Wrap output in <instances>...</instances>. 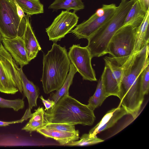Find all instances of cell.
<instances>
[{
	"mask_svg": "<svg viewBox=\"0 0 149 149\" xmlns=\"http://www.w3.org/2000/svg\"><path fill=\"white\" fill-rule=\"evenodd\" d=\"M106 96L113 95L119 97V86L111 69L105 64L101 77Z\"/></svg>",
	"mask_w": 149,
	"mask_h": 149,
	"instance_id": "obj_16",
	"label": "cell"
},
{
	"mask_svg": "<svg viewBox=\"0 0 149 149\" xmlns=\"http://www.w3.org/2000/svg\"><path fill=\"white\" fill-rule=\"evenodd\" d=\"M135 0H121L110 20L88 39L86 46L92 57L107 54L109 43L115 32L124 24L129 11Z\"/></svg>",
	"mask_w": 149,
	"mask_h": 149,
	"instance_id": "obj_3",
	"label": "cell"
},
{
	"mask_svg": "<svg viewBox=\"0 0 149 149\" xmlns=\"http://www.w3.org/2000/svg\"><path fill=\"white\" fill-rule=\"evenodd\" d=\"M35 112L32 113L30 120L42 121L44 122V115L45 110L43 107H39L37 109L35 110Z\"/></svg>",
	"mask_w": 149,
	"mask_h": 149,
	"instance_id": "obj_28",
	"label": "cell"
},
{
	"mask_svg": "<svg viewBox=\"0 0 149 149\" xmlns=\"http://www.w3.org/2000/svg\"><path fill=\"white\" fill-rule=\"evenodd\" d=\"M107 98L101 77L98 81L96 91L93 95L90 97L87 105L94 110L95 109L101 106Z\"/></svg>",
	"mask_w": 149,
	"mask_h": 149,
	"instance_id": "obj_22",
	"label": "cell"
},
{
	"mask_svg": "<svg viewBox=\"0 0 149 149\" xmlns=\"http://www.w3.org/2000/svg\"><path fill=\"white\" fill-rule=\"evenodd\" d=\"M25 120L22 118L19 120L10 122L3 121L0 120V127L6 126L10 125L16 123H22Z\"/></svg>",
	"mask_w": 149,
	"mask_h": 149,
	"instance_id": "obj_30",
	"label": "cell"
},
{
	"mask_svg": "<svg viewBox=\"0 0 149 149\" xmlns=\"http://www.w3.org/2000/svg\"><path fill=\"white\" fill-rule=\"evenodd\" d=\"M42 127L70 132H74L76 131L74 125L62 123H46Z\"/></svg>",
	"mask_w": 149,
	"mask_h": 149,
	"instance_id": "obj_25",
	"label": "cell"
},
{
	"mask_svg": "<svg viewBox=\"0 0 149 149\" xmlns=\"http://www.w3.org/2000/svg\"><path fill=\"white\" fill-rule=\"evenodd\" d=\"M18 64L5 48L0 45V92L14 94L23 92Z\"/></svg>",
	"mask_w": 149,
	"mask_h": 149,
	"instance_id": "obj_4",
	"label": "cell"
},
{
	"mask_svg": "<svg viewBox=\"0 0 149 149\" xmlns=\"http://www.w3.org/2000/svg\"><path fill=\"white\" fill-rule=\"evenodd\" d=\"M0 107L12 108L14 111H17L24 108V102L23 99L9 100L0 97Z\"/></svg>",
	"mask_w": 149,
	"mask_h": 149,
	"instance_id": "obj_24",
	"label": "cell"
},
{
	"mask_svg": "<svg viewBox=\"0 0 149 149\" xmlns=\"http://www.w3.org/2000/svg\"><path fill=\"white\" fill-rule=\"evenodd\" d=\"M136 29L127 25L123 26L117 30L109 43L107 54L115 57L131 55L134 47Z\"/></svg>",
	"mask_w": 149,
	"mask_h": 149,
	"instance_id": "obj_7",
	"label": "cell"
},
{
	"mask_svg": "<svg viewBox=\"0 0 149 149\" xmlns=\"http://www.w3.org/2000/svg\"><path fill=\"white\" fill-rule=\"evenodd\" d=\"M146 12L149 10V0H136Z\"/></svg>",
	"mask_w": 149,
	"mask_h": 149,
	"instance_id": "obj_31",
	"label": "cell"
},
{
	"mask_svg": "<svg viewBox=\"0 0 149 149\" xmlns=\"http://www.w3.org/2000/svg\"><path fill=\"white\" fill-rule=\"evenodd\" d=\"M30 15L24 17L26 21V26L22 37L24 45L29 62L34 59L41 48L29 21Z\"/></svg>",
	"mask_w": 149,
	"mask_h": 149,
	"instance_id": "obj_12",
	"label": "cell"
},
{
	"mask_svg": "<svg viewBox=\"0 0 149 149\" xmlns=\"http://www.w3.org/2000/svg\"><path fill=\"white\" fill-rule=\"evenodd\" d=\"M68 55L70 62L83 80L97 81L95 70L91 65L93 58L88 49L79 44L73 45L69 48Z\"/></svg>",
	"mask_w": 149,
	"mask_h": 149,
	"instance_id": "obj_8",
	"label": "cell"
},
{
	"mask_svg": "<svg viewBox=\"0 0 149 149\" xmlns=\"http://www.w3.org/2000/svg\"><path fill=\"white\" fill-rule=\"evenodd\" d=\"M130 56L118 57L106 56L104 58L105 64L108 65L111 69L119 86L122 76L124 65Z\"/></svg>",
	"mask_w": 149,
	"mask_h": 149,
	"instance_id": "obj_18",
	"label": "cell"
},
{
	"mask_svg": "<svg viewBox=\"0 0 149 149\" xmlns=\"http://www.w3.org/2000/svg\"><path fill=\"white\" fill-rule=\"evenodd\" d=\"M70 64L65 48L54 42L43 57L41 81L45 93L49 94L61 87L67 77Z\"/></svg>",
	"mask_w": 149,
	"mask_h": 149,
	"instance_id": "obj_2",
	"label": "cell"
},
{
	"mask_svg": "<svg viewBox=\"0 0 149 149\" xmlns=\"http://www.w3.org/2000/svg\"><path fill=\"white\" fill-rule=\"evenodd\" d=\"M40 98L41 100L45 107V111L52 108L55 104L54 101L52 100H51L49 99L47 100L45 99L42 95L40 96Z\"/></svg>",
	"mask_w": 149,
	"mask_h": 149,
	"instance_id": "obj_29",
	"label": "cell"
},
{
	"mask_svg": "<svg viewBox=\"0 0 149 149\" xmlns=\"http://www.w3.org/2000/svg\"><path fill=\"white\" fill-rule=\"evenodd\" d=\"M93 110L69 95L61 98L52 108L46 110L44 123H62L92 125L95 117Z\"/></svg>",
	"mask_w": 149,
	"mask_h": 149,
	"instance_id": "obj_1",
	"label": "cell"
},
{
	"mask_svg": "<svg viewBox=\"0 0 149 149\" xmlns=\"http://www.w3.org/2000/svg\"><path fill=\"white\" fill-rule=\"evenodd\" d=\"M2 37L0 34V45L2 43Z\"/></svg>",
	"mask_w": 149,
	"mask_h": 149,
	"instance_id": "obj_33",
	"label": "cell"
},
{
	"mask_svg": "<svg viewBox=\"0 0 149 149\" xmlns=\"http://www.w3.org/2000/svg\"><path fill=\"white\" fill-rule=\"evenodd\" d=\"M19 71L22 83L23 92L27 98L29 110L31 111L33 107L37 106V101L39 95V89L31 81L29 80L24 73L22 68L20 67Z\"/></svg>",
	"mask_w": 149,
	"mask_h": 149,
	"instance_id": "obj_15",
	"label": "cell"
},
{
	"mask_svg": "<svg viewBox=\"0 0 149 149\" xmlns=\"http://www.w3.org/2000/svg\"><path fill=\"white\" fill-rule=\"evenodd\" d=\"M13 1L16 6L17 13L18 15L21 19H22L26 15L24 14V12L22 9L16 3V2L14 1Z\"/></svg>",
	"mask_w": 149,
	"mask_h": 149,
	"instance_id": "obj_32",
	"label": "cell"
},
{
	"mask_svg": "<svg viewBox=\"0 0 149 149\" xmlns=\"http://www.w3.org/2000/svg\"><path fill=\"white\" fill-rule=\"evenodd\" d=\"M75 12L63 10L55 18L46 29L50 40L54 42L60 40L77 25L79 17Z\"/></svg>",
	"mask_w": 149,
	"mask_h": 149,
	"instance_id": "obj_9",
	"label": "cell"
},
{
	"mask_svg": "<svg viewBox=\"0 0 149 149\" xmlns=\"http://www.w3.org/2000/svg\"><path fill=\"white\" fill-rule=\"evenodd\" d=\"M2 42L5 49L20 67L23 68L29 64L22 37L10 39L3 38Z\"/></svg>",
	"mask_w": 149,
	"mask_h": 149,
	"instance_id": "obj_10",
	"label": "cell"
},
{
	"mask_svg": "<svg viewBox=\"0 0 149 149\" xmlns=\"http://www.w3.org/2000/svg\"><path fill=\"white\" fill-rule=\"evenodd\" d=\"M77 72V70L74 65L70 63L69 74L64 84L60 89L52 94L51 99L54 101L55 104L64 96L69 95L70 87L72 83L74 75Z\"/></svg>",
	"mask_w": 149,
	"mask_h": 149,
	"instance_id": "obj_19",
	"label": "cell"
},
{
	"mask_svg": "<svg viewBox=\"0 0 149 149\" xmlns=\"http://www.w3.org/2000/svg\"><path fill=\"white\" fill-rule=\"evenodd\" d=\"M127 114L125 110L120 105L117 108L110 110L101 120L90 130V136H96L100 132L111 127L123 117Z\"/></svg>",
	"mask_w": 149,
	"mask_h": 149,
	"instance_id": "obj_11",
	"label": "cell"
},
{
	"mask_svg": "<svg viewBox=\"0 0 149 149\" xmlns=\"http://www.w3.org/2000/svg\"><path fill=\"white\" fill-rule=\"evenodd\" d=\"M84 8V6L81 0H55L48 7L54 10L63 9L69 11L73 10L75 12Z\"/></svg>",
	"mask_w": 149,
	"mask_h": 149,
	"instance_id": "obj_20",
	"label": "cell"
},
{
	"mask_svg": "<svg viewBox=\"0 0 149 149\" xmlns=\"http://www.w3.org/2000/svg\"><path fill=\"white\" fill-rule=\"evenodd\" d=\"M104 140L97 137L96 136H90L89 134H84L80 138V140L72 141L66 146H84L96 144L103 142Z\"/></svg>",
	"mask_w": 149,
	"mask_h": 149,
	"instance_id": "obj_23",
	"label": "cell"
},
{
	"mask_svg": "<svg viewBox=\"0 0 149 149\" xmlns=\"http://www.w3.org/2000/svg\"><path fill=\"white\" fill-rule=\"evenodd\" d=\"M44 124V121L29 120V122L22 128V130L31 133L32 132L37 131V130L42 128Z\"/></svg>",
	"mask_w": 149,
	"mask_h": 149,
	"instance_id": "obj_27",
	"label": "cell"
},
{
	"mask_svg": "<svg viewBox=\"0 0 149 149\" xmlns=\"http://www.w3.org/2000/svg\"><path fill=\"white\" fill-rule=\"evenodd\" d=\"M117 6L115 4H103L87 20L76 25L72 33L79 39L87 40L111 19Z\"/></svg>",
	"mask_w": 149,
	"mask_h": 149,
	"instance_id": "obj_6",
	"label": "cell"
},
{
	"mask_svg": "<svg viewBox=\"0 0 149 149\" xmlns=\"http://www.w3.org/2000/svg\"><path fill=\"white\" fill-rule=\"evenodd\" d=\"M141 85L143 93L144 95L148 94L149 89V64L146 66L141 73Z\"/></svg>",
	"mask_w": 149,
	"mask_h": 149,
	"instance_id": "obj_26",
	"label": "cell"
},
{
	"mask_svg": "<svg viewBox=\"0 0 149 149\" xmlns=\"http://www.w3.org/2000/svg\"><path fill=\"white\" fill-rule=\"evenodd\" d=\"M146 12L139 2L135 0L126 15L123 26L130 25L134 28H137L143 21Z\"/></svg>",
	"mask_w": 149,
	"mask_h": 149,
	"instance_id": "obj_17",
	"label": "cell"
},
{
	"mask_svg": "<svg viewBox=\"0 0 149 149\" xmlns=\"http://www.w3.org/2000/svg\"><path fill=\"white\" fill-rule=\"evenodd\" d=\"M36 131L46 137L54 139L61 145H66L72 141L78 140L79 138L78 130L70 132L42 127Z\"/></svg>",
	"mask_w": 149,
	"mask_h": 149,
	"instance_id": "obj_13",
	"label": "cell"
},
{
	"mask_svg": "<svg viewBox=\"0 0 149 149\" xmlns=\"http://www.w3.org/2000/svg\"><path fill=\"white\" fill-rule=\"evenodd\" d=\"M26 15H31L44 13L43 5L39 0H13Z\"/></svg>",
	"mask_w": 149,
	"mask_h": 149,
	"instance_id": "obj_21",
	"label": "cell"
},
{
	"mask_svg": "<svg viewBox=\"0 0 149 149\" xmlns=\"http://www.w3.org/2000/svg\"><path fill=\"white\" fill-rule=\"evenodd\" d=\"M26 21L18 15L13 0H0V34L2 38L22 37Z\"/></svg>",
	"mask_w": 149,
	"mask_h": 149,
	"instance_id": "obj_5",
	"label": "cell"
},
{
	"mask_svg": "<svg viewBox=\"0 0 149 149\" xmlns=\"http://www.w3.org/2000/svg\"><path fill=\"white\" fill-rule=\"evenodd\" d=\"M149 10L141 24L136 29L133 53L138 52L148 44L149 39Z\"/></svg>",
	"mask_w": 149,
	"mask_h": 149,
	"instance_id": "obj_14",
	"label": "cell"
}]
</instances>
